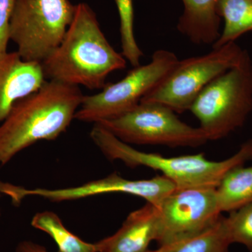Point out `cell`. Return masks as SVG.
I'll use <instances>...</instances> for the list:
<instances>
[{"label":"cell","instance_id":"6da1fadb","mask_svg":"<svg viewBox=\"0 0 252 252\" xmlns=\"http://www.w3.org/2000/svg\"><path fill=\"white\" fill-rule=\"evenodd\" d=\"M41 63L47 80L101 90L127 61L109 44L89 5L79 3L62 41Z\"/></svg>","mask_w":252,"mask_h":252},{"label":"cell","instance_id":"7a4b0ae2","mask_svg":"<svg viewBox=\"0 0 252 252\" xmlns=\"http://www.w3.org/2000/svg\"><path fill=\"white\" fill-rule=\"evenodd\" d=\"M83 97L79 86L46 80L18 101L0 124V167L36 142L56 140L65 132Z\"/></svg>","mask_w":252,"mask_h":252},{"label":"cell","instance_id":"3957f363","mask_svg":"<svg viewBox=\"0 0 252 252\" xmlns=\"http://www.w3.org/2000/svg\"><path fill=\"white\" fill-rule=\"evenodd\" d=\"M90 137L111 161L121 160L132 168L145 166L158 170L172 181L177 189H216L230 170L252 160V139L242 144L238 152L228 158L211 161L203 154L165 157L140 152L97 124H94Z\"/></svg>","mask_w":252,"mask_h":252},{"label":"cell","instance_id":"277c9868","mask_svg":"<svg viewBox=\"0 0 252 252\" xmlns=\"http://www.w3.org/2000/svg\"><path fill=\"white\" fill-rule=\"evenodd\" d=\"M189 111L208 141L224 138L245 124L252 112V61L248 51L236 65L205 88Z\"/></svg>","mask_w":252,"mask_h":252},{"label":"cell","instance_id":"5b68a950","mask_svg":"<svg viewBox=\"0 0 252 252\" xmlns=\"http://www.w3.org/2000/svg\"><path fill=\"white\" fill-rule=\"evenodd\" d=\"M75 10L69 0H16L9 40L24 61L41 63L62 41Z\"/></svg>","mask_w":252,"mask_h":252},{"label":"cell","instance_id":"8992f818","mask_svg":"<svg viewBox=\"0 0 252 252\" xmlns=\"http://www.w3.org/2000/svg\"><path fill=\"white\" fill-rule=\"evenodd\" d=\"M244 51L231 42L212 48L208 54L178 61L140 102L162 104L178 114L189 111L207 85L238 64Z\"/></svg>","mask_w":252,"mask_h":252},{"label":"cell","instance_id":"52a82bcc","mask_svg":"<svg viewBox=\"0 0 252 252\" xmlns=\"http://www.w3.org/2000/svg\"><path fill=\"white\" fill-rule=\"evenodd\" d=\"M168 50H157L148 64L133 67L122 80L107 84L98 94L84 95L74 119L98 124L119 117L140 103L178 62Z\"/></svg>","mask_w":252,"mask_h":252},{"label":"cell","instance_id":"ba28073f","mask_svg":"<svg viewBox=\"0 0 252 252\" xmlns=\"http://www.w3.org/2000/svg\"><path fill=\"white\" fill-rule=\"evenodd\" d=\"M97 124L128 144L196 148L208 142L200 127L188 125L171 109L153 102H140L125 114Z\"/></svg>","mask_w":252,"mask_h":252},{"label":"cell","instance_id":"9c48e42d","mask_svg":"<svg viewBox=\"0 0 252 252\" xmlns=\"http://www.w3.org/2000/svg\"><path fill=\"white\" fill-rule=\"evenodd\" d=\"M177 189L175 184L163 175L149 180H130L113 173L77 187L56 189H27L0 181V193L9 196L15 205H19L29 196L40 197L53 203H61L101 194L122 193L140 197L147 203L158 207L167 195Z\"/></svg>","mask_w":252,"mask_h":252},{"label":"cell","instance_id":"30bf717a","mask_svg":"<svg viewBox=\"0 0 252 252\" xmlns=\"http://www.w3.org/2000/svg\"><path fill=\"white\" fill-rule=\"evenodd\" d=\"M158 208L160 247L200 234L222 216L214 188L177 189Z\"/></svg>","mask_w":252,"mask_h":252},{"label":"cell","instance_id":"8fae6325","mask_svg":"<svg viewBox=\"0 0 252 252\" xmlns=\"http://www.w3.org/2000/svg\"><path fill=\"white\" fill-rule=\"evenodd\" d=\"M46 80L41 63L24 61L17 51L0 56V124L18 101L39 90Z\"/></svg>","mask_w":252,"mask_h":252},{"label":"cell","instance_id":"7c38bea8","mask_svg":"<svg viewBox=\"0 0 252 252\" xmlns=\"http://www.w3.org/2000/svg\"><path fill=\"white\" fill-rule=\"evenodd\" d=\"M160 224L158 207L147 203L131 212L117 233L95 243L97 252H146L157 241Z\"/></svg>","mask_w":252,"mask_h":252},{"label":"cell","instance_id":"4fadbf2b","mask_svg":"<svg viewBox=\"0 0 252 252\" xmlns=\"http://www.w3.org/2000/svg\"><path fill=\"white\" fill-rule=\"evenodd\" d=\"M184 11L177 23L181 34L195 45H213L220 36L217 0H182Z\"/></svg>","mask_w":252,"mask_h":252},{"label":"cell","instance_id":"5bb4252c","mask_svg":"<svg viewBox=\"0 0 252 252\" xmlns=\"http://www.w3.org/2000/svg\"><path fill=\"white\" fill-rule=\"evenodd\" d=\"M220 212H231L252 203V166L238 165L227 172L216 188Z\"/></svg>","mask_w":252,"mask_h":252},{"label":"cell","instance_id":"9a60e30c","mask_svg":"<svg viewBox=\"0 0 252 252\" xmlns=\"http://www.w3.org/2000/svg\"><path fill=\"white\" fill-rule=\"evenodd\" d=\"M217 10L224 21V27L212 48L235 42L252 31V0H217Z\"/></svg>","mask_w":252,"mask_h":252},{"label":"cell","instance_id":"2e32d148","mask_svg":"<svg viewBox=\"0 0 252 252\" xmlns=\"http://www.w3.org/2000/svg\"><path fill=\"white\" fill-rule=\"evenodd\" d=\"M230 242L225 217L200 234L160 246L157 252H228Z\"/></svg>","mask_w":252,"mask_h":252},{"label":"cell","instance_id":"e0dca14e","mask_svg":"<svg viewBox=\"0 0 252 252\" xmlns=\"http://www.w3.org/2000/svg\"><path fill=\"white\" fill-rule=\"evenodd\" d=\"M32 226L45 232L57 244L58 252H97L95 243L83 241L64 227L57 214L51 211L38 212L32 217Z\"/></svg>","mask_w":252,"mask_h":252},{"label":"cell","instance_id":"ac0fdd59","mask_svg":"<svg viewBox=\"0 0 252 252\" xmlns=\"http://www.w3.org/2000/svg\"><path fill=\"white\" fill-rule=\"evenodd\" d=\"M120 18L122 54L133 67L140 65L143 56L136 41L134 31L133 0H114Z\"/></svg>","mask_w":252,"mask_h":252},{"label":"cell","instance_id":"d6986e66","mask_svg":"<svg viewBox=\"0 0 252 252\" xmlns=\"http://www.w3.org/2000/svg\"><path fill=\"white\" fill-rule=\"evenodd\" d=\"M225 223L231 243L243 245L252 252V203L230 212Z\"/></svg>","mask_w":252,"mask_h":252},{"label":"cell","instance_id":"ffe728a7","mask_svg":"<svg viewBox=\"0 0 252 252\" xmlns=\"http://www.w3.org/2000/svg\"><path fill=\"white\" fill-rule=\"evenodd\" d=\"M16 0H0V56L7 52L9 23Z\"/></svg>","mask_w":252,"mask_h":252},{"label":"cell","instance_id":"44dd1931","mask_svg":"<svg viewBox=\"0 0 252 252\" xmlns=\"http://www.w3.org/2000/svg\"><path fill=\"white\" fill-rule=\"evenodd\" d=\"M16 252H48L45 247L30 240H24L18 243Z\"/></svg>","mask_w":252,"mask_h":252},{"label":"cell","instance_id":"7402d4cb","mask_svg":"<svg viewBox=\"0 0 252 252\" xmlns=\"http://www.w3.org/2000/svg\"><path fill=\"white\" fill-rule=\"evenodd\" d=\"M1 193H0V196H1ZM0 218H1V210H0Z\"/></svg>","mask_w":252,"mask_h":252},{"label":"cell","instance_id":"603a6c76","mask_svg":"<svg viewBox=\"0 0 252 252\" xmlns=\"http://www.w3.org/2000/svg\"><path fill=\"white\" fill-rule=\"evenodd\" d=\"M146 252H156V251H150V250H148V251Z\"/></svg>","mask_w":252,"mask_h":252}]
</instances>
